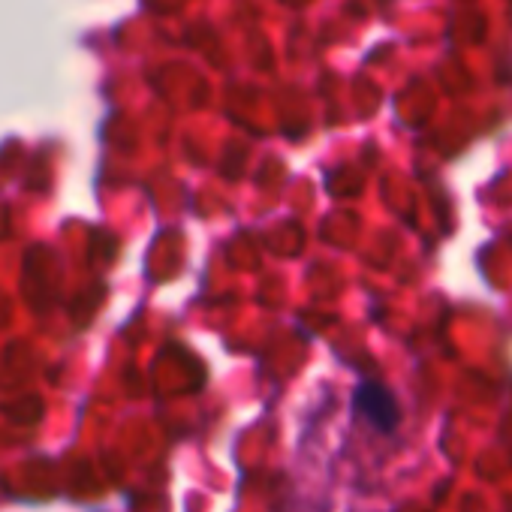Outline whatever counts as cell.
<instances>
[{
    "mask_svg": "<svg viewBox=\"0 0 512 512\" xmlns=\"http://www.w3.org/2000/svg\"><path fill=\"white\" fill-rule=\"evenodd\" d=\"M356 407L359 413L380 431H395L398 425V404L392 398L389 389L377 386V383H362L356 392Z\"/></svg>",
    "mask_w": 512,
    "mask_h": 512,
    "instance_id": "6da1fadb",
    "label": "cell"
}]
</instances>
